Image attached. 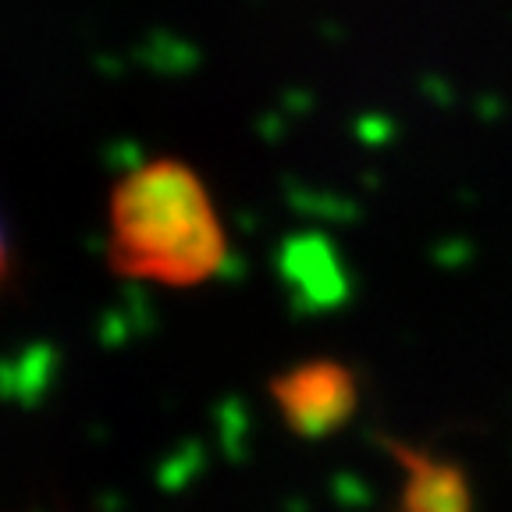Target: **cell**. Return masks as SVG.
<instances>
[{"instance_id": "6da1fadb", "label": "cell", "mask_w": 512, "mask_h": 512, "mask_svg": "<svg viewBox=\"0 0 512 512\" xmlns=\"http://www.w3.org/2000/svg\"><path fill=\"white\" fill-rule=\"evenodd\" d=\"M224 224L189 164L157 157L128 171L111 192V264L153 285L192 288L221 274Z\"/></svg>"}, {"instance_id": "3957f363", "label": "cell", "mask_w": 512, "mask_h": 512, "mask_svg": "<svg viewBox=\"0 0 512 512\" xmlns=\"http://www.w3.org/2000/svg\"><path fill=\"white\" fill-rule=\"evenodd\" d=\"M402 470L399 512H473V488L456 459L434 456L409 441H388Z\"/></svg>"}, {"instance_id": "7a4b0ae2", "label": "cell", "mask_w": 512, "mask_h": 512, "mask_svg": "<svg viewBox=\"0 0 512 512\" xmlns=\"http://www.w3.org/2000/svg\"><path fill=\"white\" fill-rule=\"evenodd\" d=\"M281 420L299 438H328L342 431L360 406V381L338 360H306L271 381Z\"/></svg>"}, {"instance_id": "277c9868", "label": "cell", "mask_w": 512, "mask_h": 512, "mask_svg": "<svg viewBox=\"0 0 512 512\" xmlns=\"http://www.w3.org/2000/svg\"><path fill=\"white\" fill-rule=\"evenodd\" d=\"M4 264H8V249H4V235H0V281H4Z\"/></svg>"}]
</instances>
